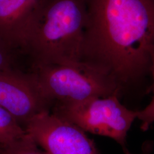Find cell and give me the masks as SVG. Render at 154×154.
Here are the masks:
<instances>
[{"label": "cell", "mask_w": 154, "mask_h": 154, "mask_svg": "<svg viewBox=\"0 0 154 154\" xmlns=\"http://www.w3.org/2000/svg\"><path fill=\"white\" fill-rule=\"evenodd\" d=\"M0 154H48L29 138L8 145H0Z\"/></svg>", "instance_id": "9c48e42d"}, {"label": "cell", "mask_w": 154, "mask_h": 154, "mask_svg": "<svg viewBox=\"0 0 154 154\" xmlns=\"http://www.w3.org/2000/svg\"><path fill=\"white\" fill-rule=\"evenodd\" d=\"M21 54L0 37V70L17 67V58Z\"/></svg>", "instance_id": "30bf717a"}, {"label": "cell", "mask_w": 154, "mask_h": 154, "mask_svg": "<svg viewBox=\"0 0 154 154\" xmlns=\"http://www.w3.org/2000/svg\"><path fill=\"white\" fill-rule=\"evenodd\" d=\"M149 58H150V69L149 73L151 79V84L147 88L146 94L151 93V91L154 89V45L151 46L149 51Z\"/></svg>", "instance_id": "7c38bea8"}, {"label": "cell", "mask_w": 154, "mask_h": 154, "mask_svg": "<svg viewBox=\"0 0 154 154\" xmlns=\"http://www.w3.org/2000/svg\"><path fill=\"white\" fill-rule=\"evenodd\" d=\"M81 61L116 83L121 97L150 75L154 0H86Z\"/></svg>", "instance_id": "6da1fadb"}, {"label": "cell", "mask_w": 154, "mask_h": 154, "mask_svg": "<svg viewBox=\"0 0 154 154\" xmlns=\"http://www.w3.org/2000/svg\"><path fill=\"white\" fill-rule=\"evenodd\" d=\"M42 1L0 0V37L20 54L29 24Z\"/></svg>", "instance_id": "52a82bcc"}, {"label": "cell", "mask_w": 154, "mask_h": 154, "mask_svg": "<svg viewBox=\"0 0 154 154\" xmlns=\"http://www.w3.org/2000/svg\"><path fill=\"white\" fill-rule=\"evenodd\" d=\"M151 93L153 95L149 105L143 110L137 111V118L141 122L140 128L144 131H147L154 123V89Z\"/></svg>", "instance_id": "8fae6325"}, {"label": "cell", "mask_w": 154, "mask_h": 154, "mask_svg": "<svg viewBox=\"0 0 154 154\" xmlns=\"http://www.w3.org/2000/svg\"><path fill=\"white\" fill-rule=\"evenodd\" d=\"M29 138L24 128L0 106V145H8Z\"/></svg>", "instance_id": "ba28073f"}, {"label": "cell", "mask_w": 154, "mask_h": 154, "mask_svg": "<svg viewBox=\"0 0 154 154\" xmlns=\"http://www.w3.org/2000/svg\"><path fill=\"white\" fill-rule=\"evenodd\" d=\"M0 106L24 128L35 116L50 111L52 104L42 92L33 72L15 67L0 70Z\"/></svg>", "instance_id": "8992f818"}, {"label": "cell", "mask_w": 154, "mask_h": 154, "mask_svg": "<svg viewBox=\"0 0 154 154\" xmlns=\"http://www.w3.org/2000/svg\"><path fill=\"white\" fill-rule=\"evenodd\" d=\"M24 130L48 154H100L86 132L50 111L34 117Z\"/></svg>", "instance_id": "5b68a950"}, {"label": "cell", "mask_w": 154, "mask_h": 154, "mask_svg": "<svg viewBox=\"0 0 154 154\" xmlns=\"http://www.w3.org/2000/svg\"><path fill=\"white\" fill-rule=\"evenodd\" d=\"M87 16L86 0H42L21 50V55L29 60V70L81 62Z\"/></svg>", "instance_id": "7a4b0ae2"}, {"label": "cell", "mask_w": 154, "mask_h": 154, "mask_svg": "<svg viewBox=\"0 0 154 154\" xmlns=\"http://www.w3.org/2000/svg\"><path fill=\"white\" fill-rule=\"evenodd\" d=\"M150 149H151L149 148V145H148L147 147L146 146L144 149L142 150V151L141 152H140L139 154H134V153H132L127 148L126 149H123V152H124L125 154H151Z\"/></svg>", "instance_id": "4fadbf2b"}, {"label": "cell", "mask_w": 154, "mask_h": 154, "mask_svg": "<svg viewBox=\"0 0 154 154\" xmlns=\"http://www.w3.org/2000/svg\"><path fill=\"white\" fill-rule=\"evenodd\" d=\"M45 97L53 105L56 102H79L94 97L118 94L119 90L110 77L91 66L49 65L30 69Z\"/></svg>", "instance_id": "3957f363"}, {"label": "cell", "mask_w": 154, "mask_h": 154, "mask_svg": "<svg viewBox=\"0 0 154 154\" xmlns=\"http://www.w3.org/2000/svg\"><path fill=\"white\" fill-rule=\"evenodd\" d=\"M50 112L85 132L114 140L123 150L127 148V133L137 118V111L127 108L118 94L79 102H56Z\"/></svg>", "instance_id": "277c9868"}]
</instances>
